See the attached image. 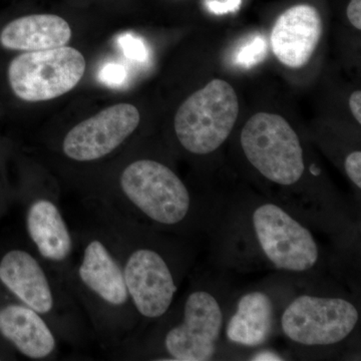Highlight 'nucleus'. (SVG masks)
Here are the masks:
<instances>
[{"instance_id":"nucleus-4","label":"nucleus","mask_w":361,"mask_h":361,"mask_svg":"<svg viewBox=\"0 0 361 361\" xmlns=\"http://www.w3.org/2000/svg\"><path fill=\"white\" fill-rule=\"evenodd\" d=\"M238 114L236 92L216 78L180 104L174 120L176 137L190 154L210 155L227 141Z\"/></svg>"},{"instance_id":"nucleus-22","label":"nucleus","mask_w":361,"mask_h":361,"mask_svg":"<svg viewBox=\"0 0 361 361\" xmlns=\"http://www.w3.org/2000/svg\"><path fill=\"white\" fill-rule=\"evenodd\" d=\"M349 109L356 120V122L361 123V92L355 90L349 97Z\"/></svg>"},{"instance_id":"nucleus-6","label":"nucleus","mask_w":361,"mask_h":361,"mask_svg":"<svg viewBox=\"0 0 361 361\" xmlns=\"http://www.w3.org/2000/svg\"><path fill=\"white\" fill-rule=\"evenodd\" d=\"M240 142L252 167L273 184L291 187L302 179L303 149L283 116L270 113L252 116L242 130Z\"/></svg>"},{"instance_id":"nucleus-15","label":"nucleus","mask_w":361,"mask_h":361,"mask_svg":"<svg viewBox=\"0 0 361 361\" xmlns=\"http://www.w3.org/2000/svg\"><path fill=\"white\" fill-rule=\"evenodd\" d=\"M73 32L68 21L54 14H32L7 23L0 45L8 51H37L65 47Z\"/></svg>"},{"instance_id":"nucleus-7","label":"nucleus","mask_w":361,"mask_h":361,"mask_svg":"<svg viewBox=\"0 0 361 361\" xmlns=\"http://www.w3.org/2000/svg\"><path fill=\"white\" fill-rule=\"evenodd\" d=\"M360 322V311L342 297L301 294L280 318L285 337L301 348H329L345 341Z\"/></svg>"},{"instance_id":"nucleus-2","label":"nucleus","mask_w":361,"mask_h":361,"mask_svg":"<svg viewBox=\"0 0 361 361\" xmlns=\"http://www.w3.org/2000/svg\"><path fill=\"white\" fill-rule=\"evenodd\" d=\"M82 237L78 261L71 263L61 282L82 304L97 334L108 341H120L137 317L122 264L103 228Z\"/></svg>"},{"instance_id":"nucleus-12","label":"nucleus","mask_w":361,"mask_h":361,"mask_svg":"<svg viewBox=\"0 0 361 361\" xmlns=\"http://www.w3.org/2000/svg\"><path fill=\"white\" fill-rule=\"evenodd\" d=\"M25 221L35 253L61 278L73 262L75 242L58 202L35 197L26 205Z\"/></svg>"},{"instance_id":"nucleus-17","label":"nucleus","mask_w":361,"mask_h":361,"mask_svg":"<svg viewBox=\"0 0 361 361\" xmlns=\"http://www.w3.org/2000/svg\"><path fill=\"white\" fill-rule=\"evenodd\" d=\"M118 44L122 47L125 56L129 59L145 61L148 58V52L142 40L130 33L122 35L118 39Z\"/></svg>"},{"instance_id":"nucleus-18","label":"nucleus","mask_w":361,"mask_h":361,"mask_svg":"<svg viewBox=\"0 0 361 361\" xmlns=\"http://www.w3.org/2000/svg\"><path fill=\"white\" fill-rule=\"evenodd\" d=\"M344 169L349 180L358 189L361 188V152H351L344 161Z\"/></svg>"},{"instance_id":"nucleus-10","label":"nucleus","mask_w":361,"mask_h":361,"mask_svg":"<svg viewBox=\"0 0 361 361\" xmlns=\"http://www.w3.org/2000/svg\"><path fill=\"white\" fill-rule=\"evenodd\" d=\"M59 281L37 253L26 249H11L0 259V283L16 300L44 317L56 334L63 332L59 317L66 311L70 293Z\"/></svg>"},{"instance_id":"nucleus-21","label":"nucleus","mask_w":361,"mask_h":361,"mask_svg":"<svg viewBox=\"0 0 361 361\" xmlns=\"http://www.w3.org/2000/svg\"><path fill=\"white\" fill-rule=\"evenodd\" d=\"M348 18L351 25L361 30V0H350L348 6Z\"/></svg>"},{"instance_id":"nucleus-24","label":"nucleus","mask_w":361,"mask_h":361,"mask_svg":"<svg viewBox=\"0 0 361 361\" xmlns=\"http://www.w3.org/2000/svg\"><path fill=\"white\" fill-rule=\"evenodd\" d=\"M0 360H1V357H0Z\"/></svg>"},{"instance_id":"nucleus-16","label":"nucleus","mask_w":361,"mask_h":361,"mask_svg":"<svg viewBox=\"0 0 361 361\" xmlns=\"http://www.w3.org/2000/svg\"><path fill=\"white\" fill-rule=\"evenodd\" d=\"M275 323L272 299L266 292L244 294L237 303L234 314L226 325V336L232 343L258 348L269 339Z\"/></svg>"},{"instance_id":"nucleus-1","label":"nucleus","mask_w":361,"mask_h":361,"mask_svg":"<svg viewBox=\"0 0 361 361\" xmlns=\"http://www.w3.org/2000/svg\"><path fill=\"white\" fill-rule=\"evenodd\" d=\"M92 204L146 229L171 235L189 233L200 210L177 173L148 158L123 169L113 199Z\"/></svg>"},{"instance_id":"nucleus-8","label":"nucleus","mask_w":361,"mask_h":361,"mask_svg":"<svg viewBox=\"0 0 361 361\" xmlns=\"http://www.w3.org/2000/svg\"><path fill=\"white\" fill-rule=\"evenodd\" d=\"M85 56L75 47L25 51L7 68L14 96L27 103L51 101L77 87L85 73Z\"/></svg>"},{"instance_id":"nucleus-11","label":"nucleus","mask_w":361,"mask_h":361,"mask_svg":"<svg viewBox=\"0 0 361 361\" xmlns=\"http://www.w3.org/2000/svg\"><path fill=\"white\" fill-rule=\"evenodd\" d=\"M141 122L140 111L130 104H118L78 123L66 135L61 149L68 160L92 163L120 148Z\"/></svg>"},{"instance_id":"nucleus-3","label":"nucleus","mask_w":361,"mask_h":361,"mask_svg":"<svg viewBox=\"0 0 361 361\" xmlns=\"http://www.w3.org/2000/svg\"><path fill=\"white\" fill-rule=\"evenodd\" d=\"M102 228L122 264L123 277L137 317L155 322L167 315L179 289L176 264L157 232L94 206Z\"/></svg>"},{"instance_id":"nucleus-14","label":"nucleus","mask_w":361,"mask_h":361,"mask_svg":"<svg viewBox=\"0 0 361 361\" xmlns=\"http://www.w3.org/2000/svg\"><path fill=\"white\" fill-rule=\"evenodd\" d=\"M0 336L28 360H49L58 351V334L51 325L18 300L0 306Z\"/></svg>"},{"instance_id":"nucleus-13","label":"nucleus","mask_w":361,"mask_h":361,"mask_svg":"<svg viewBox=\"0 0 361 361\" xmlns=\"http://www.w3.org/2000/svg\"><path fill=\"white\" fill-rule=\"evenodd\" d=\"M322 32L317 9L310 4H298L278 18L271 32V47L282 65L301 68L314 54Z\"/></svg>"},{"instance_id":"nucleus-23","label":"nucleus","mask_w":361,"mask_h":361,"mask_svg":"<svg viewBox=\"0 0 361 361\" xmlns=\"http://www.w3.org/2000/svg\"><path fill=\"white\" fill-rule=\"evenodd\" d=\"M250 360L254 361H280L284 360L283 356L278 355L273 350L269 349H263V350H259L257 353H254L251 356Z\"/></svg>"},{"instance_id":"nucleus-9","label":"nucleus","mask_w":361,"mask_h":361,"mask_svg":"<svg viewBox=\"0 0 361 361\" xmlns=\"http://www.w3.org/2000/svg\"><path fill=\"white\" fill-rule=\"evenodd\" d=\"M223 327L224 312L219 299L207 289H195L185 298L179 322L164 334L161 348L168 360H212Z\"/></svg>"},{"instance_id":"nucleus-19","label":"nucleus","mask_w":361,"mask_h":361,"mask_svg":"<svg viewBox=\"0 0 361 361\" xmlns=\"http://www.w3.org/2000/svg\"><path fill=\"white\" fill-rule=\"evenodd\" d=\"M126 78L125 68L122 66L109 63L99 73V80L104 84L115 87L122 84Z\"/></svg>"},{"instance_id":"nucleus-5","label":"nucleus","mask_w":361,"mask_h":361,"mask_svg":"<svg viewBox=\"0 0 361 361\" xmlns=\"http://www.w3.org/2000/svg\"><path fill=\"white\" fill-rule=\"evenodd\" d=\"M251 237L263 259L276 270L305 273L314 269L320 249L310 228L277 203H258L248 216Z\"/></svg>"},{"instance_id":"nucleus-20","label":"nucleus","mask_w":361,"mask_h":361,"mask_svg":"<svg viewBox=\"0 0 361 361\" xmlns=\"http://www.w3.org/2000/svg\"><path fill=\"white\" fill-rule=\"evenodd\" d=\"M264 49V42L262 39L255 40L253 44L248 45L246 49L240 52L238 61L242 65H251L254 63V59L260 58Z\"/></svg>"}]
</instances>
